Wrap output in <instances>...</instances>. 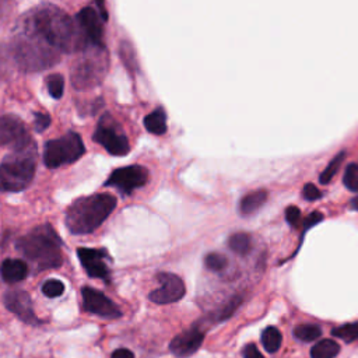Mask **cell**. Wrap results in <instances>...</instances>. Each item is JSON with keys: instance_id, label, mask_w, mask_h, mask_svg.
Returning <instances> with one entry per match:
<instances>
[{"instance_id": "6da1fadb", "label": "cell", "mask_w": 358, "mask_h": 358, "mask_svg": "<svg viewBox=\"0 0 358 358\" xmlns=\"http://www.w3.org/2000/svg\"><path fill=\"white\" fill-rule=\"evenodd\" d=\"M87 45L76 18L56 6L41 4L18 18L11 56L22 71H42L55 66L63 53L81 52Z\"/></svg>"}, {"instance_id": "7a4b0ae2", "label": "cell", "mask_w": 358, "mask_h": 358, "mask_svg": "<svg viewBox=\"0 0 358 358\" xmlns=\"http://www.w3.org/2000/svg\"><path fill=\"white\" fill-rule=\"evenodd\" d=\"M17 250L36 271L57 268L63 263L62 241L49 224H42L15 242Z\"/></svg>"}, {"instance_id": "3957f363", "label": "cell", "mask_w": 358, "mask_h": 358, "mask_svg": "<svg viewBox=\"0 0 358 358\" xmlns=\"http://www.w3.org/2000/svg\"><path fill=\"white\" fill-rule=\"evenodd\" d=\"M116 207V197L96 193L74 200L66 211V227L74 235L94 232Z\"/></svg>"}, {"instance_id": "277c9868", "label": "cell", "mask_w": 358, "mask_h": 358, "mask_svg": "<svg viewBox=\"0 0 358 358\" xmlns=\"http://www.w3.org/2000/svg\"><path fill=\"white\" fill-rule=\"evenodd\" d=\"M36 168L35 143L27 148L13 151L0 164V190L20 192L34 179Z\"/></svg>"}, {"instance_id": "5b68a950", "label": "cell", "mask_w": 358, "mask_h": 358, "mask_svg": "<svg viewBox=\"0 0 358 358\" xmlns=\"http://www.w3.org/2000/svg\"><path fill=\"white\" fill-rule=\"evenodd\" d=\"M108 70L105 46L88 45L84 48L71 66V83L76 90L87 91L101 84Z\"/></svg>"}, {"instance_id": "8992f818", "label": "cell", "mask_w": 358, "mask_h": 358, "mask_svg": "<svg viewBox=\"0 0 358 358\" xmlns=\"http://www.w3.org/2000/svg\"><path fill=\"white\" fill-rule=\"evenodd\" d=\"M84 151L85 148L81 137L74 131H69L64 136L49 140L45 144L43 162L50 169L59 168L66 164H73L83 157Z\"/></svg>"}, {"instance_id": "52a82bcc", "label": "cell", "mask_w": 358, "mask_h": 358, "mask_svg": "<svg viewBox=\"0 0 358 358\" xmlns=\"http://www.w3.org/2000/svg\"><path fill=\"white\" fill-rule=\"evenodd\" d=\"M94 141L101 144L110 155H126L130 150L129 140L120 124L109 113L99 119L94 131Z\"/></svg>"}, {"instance_id": "ba28073f", "label": "cell", "mask_w": 358, "mask_h": 358, "mask_svg": "<svg viewBox=\"0 0 358 358\" xmlns=\"http://www.w3.org/2000/svg\"><path fill=\"white\" fill-rule=\"evenodd\" d=\"M34 141L22 123V120L14 115L0 116V145L11 148L13 151L27 148Z\"/></svg>"}, {"instance_id": "9c48e42d", "label": "cell", "mask_w": 358, "mask_h": 358, "mask_svg": "<svg viewBox=\"0 0 358 358\" xmlns=\"http://www.w3.org/2000/svg\"><path fill=\"white\" fill-rule=\"evenodd\" d=\"M148 180V171L141 165H130L115 169L105 186L116 187L123 194H130L133 190L144 186Z\"/></svg>"}, {"instance_id": "30bf717a", "label": "cell", "mask_w": 358, "mask_h": 358, "mask_svg": "<svg viewBox=\"0 0 358 358\" xmlns=\"http://www.w3.org/2000/svg\"><path fill=\"white\" fill-rule=\"evenodd\" d=\"M159 287L150 292V299L158 305H166L178 302L183 298L186 288L183 280L172 273H161L158 274Z\"/></svg>"}, {"instance_id": "8fae6325", "label": "cell", "mask_w": 358, "mask_h": 358, "mask_svg": "<svg viewBox=\"0 0 358 358\" xmlns=\"http://www.w3.org/2000/svg\"><path fill=\"white\" fill-rule=\"evenodd\" d=\"M81 294L84 309L87 312L103 319H116L122 316L120 309L101 291L92 287H84Z\"/></svg>"}, {"instance_id": "7c38bea8", "label": "cell", "mask_w": 358, "mask_h": 358, "mask_svg": "<svg viewBox=\"0 0 358 358\" xmlns=\"http://www.w3.org/2000/svg\"><path fill=\"white\" fill-rule=\"evenodd\" d=\"M3 301L6 308L22 322L32 326H38L42 323L34 312L31 296L24 289H8L4 294Z\"/></svg>"}, {"instance_id": "4fadbf2b", "label": "cell", "mask_w": 358, "mask_h": 358, "mask_svg": "<svg viewBox=\"0 0 358 358\" xmlns=\"http://www.w3.org/2000/svg\"><path fill=\"white\" fill-rule=\"evenodd\" d=\"M77 256L81 266L90 277L101 278L103 281L109 280V268L106 260L109 256L105 249H91V248H78Z\"/></svg>"}, {"instance_id": "5bb4252c", "label": "cell", "mask_w": 358, "mask_h": 358, "mask_svg": "<svg viewBox=\"0 0 358 358\" xmlns=\"http://www.w3.org/2000/svg\"><path fill=\"white\" fill-rule=\"evenodd\" d=\"M76 21L83 31L88 45H96L103 46V25L101 15L92 8L85 7L83 8L77 15Z\"/></svg>"}, {"instance_id": "9a60e30c", "label": "cell", "mask_w": 358, "mask_h": 358, "mask_svg": "<svg viewBox=\"0 0 358 358\" xmlns=\"http://www.w3.org/2000/svg\"><path fill=\"white\" fill-rule=\"evenodd\" d=\"M204 340V333L199 327H192L178 334L169 344V350L176 357H187L199 350Z\"/></svg>"}, {"instance_id": "2e32d148", "label": "cell", "mask_w": 358, "mask_h": 358, "mask_svg": "<svg viewBox=\"0 0 358 358\" xmlns=\"http://www.w3.org/2000/svg\"><path fill=\"white\" fill-rule=\"evenodd\" d=\"M0 273L7 284H15L28 275V266L20 259H6L1 263Z\"/></svg>"}, {"instance_id": "e0dca14e", "label": "cell", "mask_w": 358, "mask_h": 358, "mask_svg": "<svg viewBox=\"0 0 358 358\" xmlns=\"http://www.w3.org/2000/svg\"><path fill=\"white\" fill-rule=\"evenodd\" d=\"M267 200V192L260 189V190H255L250 192L248 194H245L241 201H239V213L243 215H249L252 213H255L256 210H259Z\"/></svg>"}, {"instance_id": "ac0fdd59", "label": "cell", "mask_w": 358, "mask_h": 358, "mask_svg": "<svg viewBox=\"0 0 358 358\" xmlns=\"http://www.w3.org/2000/svg\"><path fill=\"white\" fill-rule=\"evenodd\" d=\"M145 129L152 134H164L166 131V113L162 108H157L144 117Z\"/></svg>"}, {"instance_id": "d6986e66", "label": "cell", "mask_w": 358, "mask_h": 358, "mask_svg": "<svg viewBox=\"0 0 358 358\" xmlns=\"http://www.w3.org/2000/svg\"><path fill=\"white\" fill-rule=\"evenodd\" d=\"M340 352V345L334 340L324 338L310 348L312 358H334Z\"/></svg>"}, {"instance_id": "ffe728a7", "label": "cell", "mask_w": 358, "mask_h": 358, "mask_svg": "<svg viewBox=\"0 0 358 358\" xmlns=\"http://www.w3.org/2000/svg\"><path fill=\"white\" fill-rule=\"evenodd\" d=\"M228 246L238 255H246L252 248V239L246 232H236L229 236Z\"/></svg>"}, {"instance_id": "44dd1931", "label": "cell", "mask_w": 358, "mask_h": 358, "mask_svg": "<svg viewBox=\"0 0 358 358\" xmlns=\"http://www.w3.org/2000/svg\"><path fill=\"white\" fill-rule=\"evenodd\" d=\"M282 337L277 327H267L262 333V344L267 352L278 351Z\"/></svg>"}, {"instance_id": "7402d4cb", "label": "cell", "mask_w": 358, "mask_h": 358, "mask_svg": "<svg viewBox=\"0 0 358 358\" xmlns=\"http://www.w3.org/2000/svg\"><path fill=\"white\" fill-rule=\"evenodd\" d=\"M294 336L295 338L308 343L319 338L322 336V329L313 323H302L294 329Z\"/></svg>"}, {"instance_id": "603a6c76", "label": "cell", "mask_w": 358, "mask_h": 358, "mask_svg": "<svg viewBox=\"0 0 358 358\" xmlns=\"http://www.w3.org/2000/svg\"><path fill=\"white\" fill-rule=\"evenodd\" d=\"M331 334L334 337H337V338H341L345 343H351V341L358 338V322L345 323L343 326L334 327L331 330Z\"/></svg>"}, {"instance_id": "cb8c5ba5", "label": "cell", "mask_w": 358, "mask_h": 358, "mask_svg": "<svg viewBox=\"0 0 358 358\" xmlns=\"http://www.w3.org/2000/svg\"><path fill=\"white\" fill-rule=\"evenodd\" d=\"M344 157H345V152L341 151L329 162V165L324 168V171L320 173V178H319L322 185L329 183L336 176V173L338 172V169H340V166H341V164L344 161Z\"/></svg>"}, {"instance_id": "d4e9b609", "label": "cell", "mask_w": 358, "mask_h": 358, "mask_svg": "<svg viewBox=\"0 0 358 358\" xmlns=\"http://www.w3.org/2000/svg\"><path fill=\"white\" fill-rule=\"evenodd\" d=\"M46 87H48V92L59 99L63 95V90H64V78L62 74H50L46 77Z\"/></svg>"}, {"instance_id": "484cf974", "label": "cell", "mask_w": 358, "mask_h": 358, "mask_svg": "<svg viewBox=\"0 0 358 358\" xmlns=\"http://www.w3.org/2000/svg\"><path fill=\"white\" fill-rule=\"evenodd\" d=\"M343 182L348 190L358 192V164L352 162V164L347 165V168L344 171Z\"/></svg>"}, {"instance_id": "4316f807", "label": "cell", "mask_w": 358, "mask_h": 358, "mask_svg": "<svg viewBox=\"0 0 358 358\" xmlns=\"http://www.w3.org/2000/svg\"><path fill=\"white\" fill-rule=\"evenodd\" d=\"M228 262L225 259V256L211 252L204 257V266L210 270V271H222L227 267Z\"/></svg>"}, {"instance_id": "83f0119b", "label": "cell", "mask_w": 358, "mask_h": 358, "mask_svg": "<svg viewBox=\"0 0 358 358\" xmlns=\"http://www.w3.org/2000/svg\"><path fill=\"white\" fill-rule=\"evenodd\" d=\"M42 292L48 298H56L60 296L64 292V284L60 280L50 278L42 285Z\"/></svg>"}, {"instance_id": "f1b7e54d", "label": "cell", "mask_w": 358, "mask_h": 358, "mask_svg": "<svg viewBox=\"0 0 358 358\" xmlns=\"http://www.w3.org/2000/svg\"><path fill=\"white\" fill-rule=\"evenodd\" d=\"M50 124V117L46 113H41V112H35L34 113V127L36 131H43Z\"/></svg>"}, {"instance_id": "f546056e", "label": "cell", "mask_w": 358, "mask_h": 358, "mask_svg": "<svg viewBox=\"0 0 358 358\" xmlns=\"http://www.w3.org/2000/svg\"><path fill=\"white\" fill-rule=\"evenodd\" d=\"M285 220L288 221V224L291 227H298L299 221H301V211H299V208L295 207V206H289L285 210Z\"/></svg>"}, {"instance_id": "4dcf8cb0", "label": "cell", "mask_w": 358, "mask_h": 358, "mask_svg": "<svg viewBox=\"0 0 358 358\" xmlns=\"http://www.w3.org/2000/svg\"><path fill=\"white\" fill-rule=\"evenodd\" d=\"M302 196L309 200V201H313V200H317L319 197H322V192L313 185V183H306L302 189Z\"/></svg>"}, {"instance_id": "1f68e13d", "label": "cell", "mask_w": 358, "mask_h": 358, "mask_svg": "<svg viewBox=\"0 0 358 358\" xmlns=\"http://www.w3.org/2000/svg\"><path fill=\"white\" fill-rule=\"evenodd\" d=\"M243 358H264L255 344H246L242 350Z\"/></svg>"}, {"instance_id": "d6a6232c", "label": "cell", "mask_w": 358, "mask_h": 358, "mask_svg": "<svg viewBox=\"0 0 358 358\" xmlns=\"http://www.w3.org/2000/svg\"><path fill=\"white\" fill-rule=\"evenodd\" d=\"M322 220H323V214H322V213L315 211V213L309 214V215H308V218H306V220H305V222H303V229H308V228H310L312 225L319 224Z\"/></svg>"}, {"instance_id": "836d02e7", "label": "cell", "mask_w": 358, "mask_h": 358, "mask_svg": "<svg viewBox=\"0 0 358 358\" xmlns=\"http://www.w3.org/2000/svg\"><path fill=\"white\" fill-rule=\"evenodd\" d=\"M110 358H134V355H133V352H131L130 350H127V348H117V350H115V351L112 352Z\"/></svg>"}, {"instance_id": "e575fe53", "label": "cell", "mask_w": 358, "mask_h": 358, "mask_svg": "<svg viewBox=\"0 0 358 358\" xmlns=\"http://www.w3.org/2000/svg\"><path fill=\"white\" fill-rule=\"evenodd\" d=\"M98 8H99V15L103 21L108 20V11H106V7H105V0H95Z\"/></svg>"}, {"instance_id": "d590c367", "label": "cell", "mask_w": 358, "mask_h": 358, "mask_svg": "<svg viewBox=\"0 0 358 358\" xmlns=\"http://www.w3.org/2000/svg\"><path fill=\"white\" fill-rule=\"evenodd\" d=\"M351 208L358 210V197H355V199L351 201Z\"/></svg>"}]
</instances>
